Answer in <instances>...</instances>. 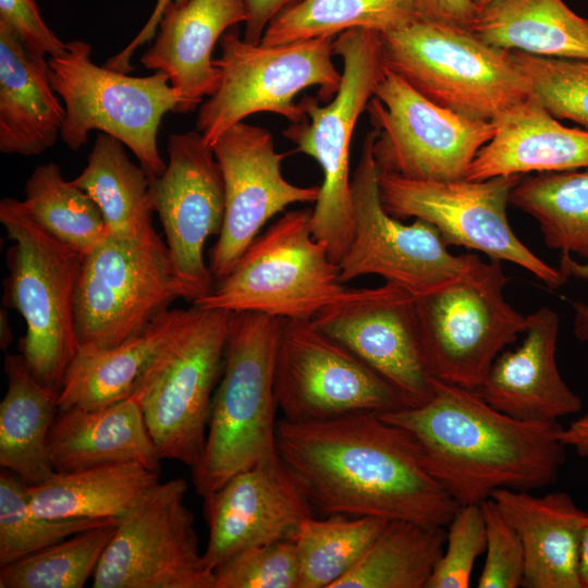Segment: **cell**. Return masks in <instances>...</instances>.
Segmentation results:
<instances>
[{
	"mask_svg": "<svg viewBox=\"0 0 588 588\" xmlns=\"http://www.w3.org/2000/svg\"><path fill=\"white\" fill-rule=\"evenodd\" d=\"M280 458L328 515L445 527L460 504L428 471L412 433L379 413L277 424Z\"/></svg>",
	"mask_w": 588,
	"mask_h": 588,
	"instance_id": "obj_1",
	"label": "cell"
},
{
	"mask_svg": "<svg viewBox=\"0 0 588 588\" xmlns=\"http://www.w3.org/2000/svg\"><path fill=\"white\" fill-rule=\"evenodd\" d=\"M417 406L379 413L419 443L428 471L460 504H480L499 489L552 485L565 462L561 425L526 421L487 403L476 390L433 378Z\"/></svg>",
	"mask_w": 588,
	"mask_h": 588,
	"instance_id": "obj_2",
	"label": "cell"
},
{
	"mask_svg": "<svg viewBox=\"0 0 588 588\" xmlns=\"http://www.w3.org/2000/svg\"><path fill=\"white\" fill-rule=\"evenodd\" d=\"M281 323L260 313H232L204 452L192 468L201 498L237 473L280 460L274 367Z\"/></svg>",
	"mask_w": 588,
	"mask_h": 588,
	"instance_id": "obj_3",
	"label": "cell"
},
{
	"mask_svg": "<svg viewBox=\"0 0 588 588\" xmlns=\"http://www.w3.org/2000/svg\"><path fill=\"white\" fill-rule=\"evenodd\" d=\"M232 313L192 305L143 367L131 396L161 460L191 467L204 452Z\"/></svg>",
	"mask_w": 588,
	"mask_h": 588,
	"instance_id": "obj_4",
	"label": "cell"
},
{
	"mask_svg": "<svg viewBox=\"0 0 588 588\" xmlns=\"http://www.w3.org/2000/svg\"><path fill=\"white\" fill-rule=\"evenodd\" d=\"M334 54L342 60V79L334 98L322 105L306 96L301 105L306 118L291 123L283 136L295 151L317 161L323 180L310 215L313 236L326 244L339 264L354 234L350 147L356 122L373 97L385 71L381 34L354 28L334 39Z\"/></svg>",
	"mask_w": 588,
	"mask_h": 588,
	"instance_id": "obj_5",
	"label": "cell"
},
{
	"mask_svg": "<svg viewBox=\"0 0 588 588\" xmlns=\"http://www.w3.org/2000/svg\"><path fill=\"white\" fill-rule=\"evenodd\" d=\"M0 221L14 242L3 304L26 322L21 355L37 380L59 393L78 350L74 301L84 255L44 231L21 200L1 199Z\"/></svg>",
	"mask_w": 588,
	"mask_h": 588,
	"instance_id": "obj_6",
	"label": "cell"
},
{
	"mask_svg": "<svg viewBox=\"0 0 588 588\" xmlns=\"http://www.w3.org/2000/svg\"><path fill=\"white\" fill-rule=\"evenodd\" d=\"M385 66L430 101L492 122L530 96L510 52L469 29L428 17L381 34Z\"/></svg>",
	"mask_w": 588,
	"mask_h": 588,
	"instance_id": "obj_7",
	"label": "cell"
},
{
	"mask_svg": "<svg viewBox=\"0 0 588 588\" xmlns=\"http://www.w3.org/2000/svg\"><path fill=\"white\" fill-rule=\"evenodd\" d=\"M91 52L88 42L72 40L47 59L51 85L65 105L61 139L76 151L91 131H100L126 146L149 179L161 175L167 163L157 135L163 115L179 110L177 91L162 72L131 76L97 65Z\"/></svg>",
	"mask_w": 588,
	"mask_h": 588,
	"instance_id": "obj_8",
	"label": "cell"
},
{
	"mask_svg": "<svg viewBox=\"0 0 588 588\" xmlns=\"http://www.w3.org/2000/svg\"><path fill=\"white\" fill-rule=\"evenodd\" d=\"M311 210H291L259 234L233 269L193 304L230 313L311 319L344 289L340 266L310 228Z\"/></svg>",
	"mask_w": 588,
	"mask_h": 588,
	"instance_id": "obj_9",
	"label": "cell"
},
{
	"mask_svg": "<svg viewBox=\"0 0 588 588\" xmlns=\"http://www.w3.org/2000/svg\"><path fill=\"white\" fill-rule=\"evenodd\" d=\"M502 261L469 254L466 269L415 296L426 362L433 378L478 390L492 363L526 329V316L503 295Z\"/></svg>",
	"mask_w": 588,
	"mask_h": 588,
	"instance_id": "obj_10",
	"label": "cell"
},
{
	"mask_svg": "<svg viewBox=\"0 0 588 588\" xmlns=\"http://www.w3.org/2000/svg\"><path fill=\"white\" fill-rule=\"evenodd\" d=\"M334 37H318L281 45L249 44L236 33L225 32L215 59L220 71L217 90L198 111L196 131L213 143L231 126L258 112L279 114L290 123L306 118L296 96L318 87V99L336 95L342 72L332 57Z\"/></svg>",
	"mask_w": 588,
	"mask_h": 588,
	"instance_id": "obj_11",
	"label": "cell"
},
{
	"mask_svg": "<svg viewBox=\"0 0 588 588\" xmlns=\"http://www.w3.org/2000/svg\"><path fill=\"white\" fill-rule=\"evenodd\" d=\"M177 298L194 299L157 232L137 241L108 235L84 256L74 301L78 347L118 346Z\"/></svg>",
	"mask_w": 588,
	"mask_h": 588,
	"instance_id": "obj_12",
	"label": "cell"
},
{
	"mask_svg": "<svg viewBox=\"0 0 588 588\" xmlns=\"http://www.w3.org/2000/svg\"><path fill=\"white\" fill-rule=\"evenodd\" d=\"M522 175L486 180L418 181L379 170L384 209L397 219L415 218L437 229L446 246H464L490 259L515 264L551 289L567 278L534 254L513 232L506 215Z\"/></svg>",
	"mask_w": 588,
	"mask_h": 588,
	"instance_id": "obj_13",
	"label": "cell"
},
{
	"mask_svg": "<svg viewBox=\"0 0 588 588\" xmlns=\"http://www.w3.org/2000/svg\"><path fill=\"white\" fill-rule=\"evenodd\" d=\"M183 478L157 482L119 519L93 588H215Z\"/></svg>",
	"mask_w": 588,
	"mask_h": 588,
	"instance_id": "obj_14",
	"label": "cell"
},
{
	"mask_svg": "<svg viewBox=\"0 0 588 588\" xmlns=\"http://www.w3.org/2000/svg\"><path fill=\"white\" fill-rule=\"evenodd\" d=\"M366 110L377 131L378 169L411 180L465 179L477 152L494 133L493 122L430 101L388 68Z\"/></svg>",
	"mask_w": 588,
	"mask_h": 588,
	"instance_id": "obj_15",
	"label": "cell"
},
{
	"mask_svg": "<svg viewBox=\"0 0 588 588\" xmlns=\"http://www.w3.org/2000/svg\"><path fill=\"white\" fill-rule=\"evenodd\" d=\"M376 135L375 128L366 134L352 176L354 234L339 262L340 280L346 283L375 274L419 296L457 278L466 269L469 254L450 253L428 222L415 219L404 224L384 209L373 155Z\"/></svg>",
	"mask_w": 588,
	"mask_h": 588,
	"instance_id": "obj_16",
	"label": "cell"
},
{
	"mask_svg": "<svg viewBox=\"0 0 588 588\" xmlns=\"http://www.w3.org/2000/svg\"><path fill=\"white\" fill-rule=\"evenodd\" d=\"M274 392L283 419L293 422L405 406L384 378L310 319L282 320Z\"/></svg>",
	"mask_w": 588,
	"mask_h": 588,
	"instance_id": "obj_17",
	"label": "cell"
},
{
	"mask_svg": "<svg viewBox=\"0 0 588 588\" xmlns=\"http://www.w3.org/2000/svg\"><path fill=\"white\" fill-rule=\"evenodd\" d=\"M311 322L333 338L401 395L405 406L432 394L416 308V298L392 282L377 287H345Z\"/></svg>",
	"mask_w": 588,
	"mask_h": 588,
	"instance_id": "obj_18",
	"label": "cell"
},
{
	"mask_svg": "<svg viewBox=\"0 0 588 588\" xmlns=\"http://www.w3.org/2000/svg\"><path fill=\"white\" fill-rule=\"evenodd\" d=\"M211 148L225 197L222 230L208 265L218 282L233 269L268 220L290 205L316 203L319 186H298L283 176L281 164L286 154L275 149L271 133L264 127L240 122Z\"/></svg>",
	"mask_w": 588,
	"mask_h": 588,
	"instance_id": "obj_19",
	"label": "cell"
},
{
	"mask_svg": "<svg viewBox=\"0 0 588 588\" xmlns=\"http://www.w3.org/2000/svg\"><path fill=\"white\" fill-rule=\"evenodd\" d=\"M167 150L164 171L150 179V198L175 270L195 301L216 283L204 249L222 230L224 184L212 148L198 131L170 135Z\"/></svg>",
	"mask_w": 588,
	"mask_h": 588,
	"instance_id": "obj_20",
	"label": "cell"
},
{
	"mask_svg": "<svg viewBox=\"0 0 588 588\" xmlns=\"http://www.w3.org/2000/svg\"><path fill=\"white\" fill-rule=\"evenodd\" d=\"M203 499L209 530L204 559L213 572L243 550L291 539L314 516L305 485L281 458L235 474Z\"/></svg>",
	"mask_w": 588,
	"mask_h": 588,
	"instance_id": "obj_21",
	"label": "cell"
},
{
	"mask_svg": "<svg viewBox=\"0 0 588 588\" xmlns=\"http://www.w3.org/2000/svg\"><path fill=\"white\" fill-rule=\"evenodd\" d=\"M560 318L541 307L526 316L525 338L492 363L481 387L483 400L526 421L555 422L581 408L580 397L561 377L556 364Z\"/></svg>",
	"mask_w": 588,
	"mask_h": 588,
	"instance_id": "obj_22",
	"label": "cell"
},
{
	"mask_svg": "<svg viewBox=\"0 0 588 588\" xmlns=\"http://www.w3.org/2000/svg\"><path fill=\"white\" fill-rule=\"evenodd\" d=\"M245 21L242 0H188L164 11L155 42L140 62L168 75L181 98L177 112L194 110L217 90L220 71L213 48L230 27Z\"/></svg>",
	"mask_w": 588,
	"mask_h": 588,
	"instance_id": "obj_23",
	"label": "cell"
},
{
	"mask_svg": "<svg viewBox=\"0 0 588 588\" xmlns=\"http://www.w3.org/2000/svg\"><path fill=\"white\" fill-rule=\"evenodd\" d=\"M466 180L588 168V130L567 127L532 96L499 114Z\"/></svg>",
	"mask_w": 588,
	"mask_h": 588,
	"instance_id": "obj_24",
	"label": "cell"
},
{
	"mask_svg": "<svg viewBox=\"0 0 588 588\" xmlns=\"http://www.w3.org/2000/svg\"><path fill=\"white\" fill-rule=\"evenodd\" d=\"M491 498L522 540L523 587L580 588L579 552L588 513L565 492L534 495L499 489Z\"/></svg>",
	"mask_w": 588,
	"mask_h": 588,
	"instance_id": "obj_25",
	"label": "cell"
},
{
	"mask_svg": "<svg viewBox=\"0 0 588 588\" xmlns=\"http://www.w3.org/2000/svg\"><path fill=\"white\" fill-rule=\"evenodd\" d=\"M48 451L58 473L123 462L160 470L161 457L133 396L99 409L58 408Z\"/></svg>",
	"mask_w": 588,
	"mask_h": 588,
	"instance_id": "obj_26",
	"label": "cell"
},
{
	"mask_svg": "<svg viewBox=\"0 0 588 588\" xmlns=\"http://www.w3.org/2000/svg\"><path fill=\"white\" fill-rule=\"evenodd\" d=\"M47 59L29 52L0 23V150L36 156L51 148L65 118Z\"/></svg>",
	"mask_w": 588,
	"mask_h": 588,
	"instance_id": "obj_27",
	"label": "cell"
},
{
	"mask_svg": "<svg viewBox=\"0 0 588 588\" xmlns=\"http://www.w3.org/2000/svg\"><path fill=\"white\" fill-rule=\"evenodd\" d=\"M468 29L501 50L588 60V19L563 0H497Z\"/></svg>",
	"mask_w": 588,
	"mask_h": 588,
	"instance_id": "obj_28",
	"label": "cell"
},
{
	"mask_svg": "<svg viewBox=\"0 0 588 588\" xmlns=\"http://www.w3.org/2000/svg\"><path fill=\"white\" fill-rule=\"evenodd\" d=\"M159 473L137 462L103 464L58 473L27 485L30 511L49 519L121 518L159 481Z\"/></svg>",
	"mask_w": 588,
	"mask_h": 588,
	"instance_id": "obj_29",
	"label": "cell"
},
{
	"mask_svg": "<svg viewBox=\"0 0 588 588\" xmlns=\"http://www.w3.org/2000/svg\"><path fill=\"white\" fill-rule=\"evenodd\" d=\"M4 372L8 390L0 403V466L36 485L56 474L48 434L59 393L37 380L21 354L5 356Z\"/></svg>",
	"mask_w": 588,
	"mask_h": 588,
	"instance_id": "obj_30",
	"label": "cell"
},
{
	"mask_svg": "<svg viewBox=\"0 0 588 588\" xmlns=\"http://www.w3.org/2000/svg\"><path fill=\"white\" fill-rule=\"evenodd\" d=\"M184 309H170L142 334L111 348L78 347L58 396V408L99 409L131 396L135 382L159 343Z\"/></svg>",
	"mask_w": 588,
	"mask_h": 588,
	"instance_id": "obj_31",
	"label": "cell"
},
{
	"mask_svg": "<svg viewBox=\"0 0 588 588\" xmlns=\"http://www.w3.org/2000/svg\"><path fill=\"white\" fill-rule=\"evenodd\" d=\"M71 182L96 203L109 235L137 241L156 232L150 179L114 137L103 133L96 137L86 167Z\"/></svg>",
	"mask_w": 588,
	"mask_h": 588,
	"instance_id": "obj_32",
	"label": "cell"
},
{
	"mask_svg": "<svg viewBox=\"0 0 588 588\" xmlns=\"http://www.w3.org/2000/svg\"><path fill=\"white\" fill-rule=\"evenodd\" d=\"M425 17L420 0H302L269 24L260 44L334 37L354 28L388 34Z\"/></svg>",
	"mask_w": 588,
	"mask_h": 588,
	"instance_id": "obj_33",
	"label": "cell"
},
{
	"mask_svg": "<svg viewBox=\"0 0 588 588\" xmlns=\"http://www.w3.org/2000/svg\"><path fill=\"white\" fill-rule=\"evenodd\" d=\"M445 541L444 527L389 520L359 562L332 588H427Z\"/></svg>",
	"mask_w": 588,
	"mask_h": 588,
	"instance_id": "obj_34",
	"label": "cell"
},
{
	"mask_svg": "<svg viewBox=\"0 0 588 588\" xmlns=\"http://www.w3.org/2000/svg\"><path fill=\"white\" fill-rule=\"evenodd\" d=\"M510 205L537 220L548 247L588 261V168L522 179Z\"/></svg>",
	"mask_w": 588,
	"mask_h": 588,
	"instance_id": "obj_35",
	"label": "cell"
},
{
	"mask_svg": "<svg viewBox=\"0 0 588 588\" xmlns=\"http://www.w3.org/2000/svg\"><path fill=\"white\" fill-rule=\"evenodd\" d=\"M388 522L346 515L304 519L291 537L299 560L297 588H332L359 562Z\"/></svg>",
	"mask_w": 588,
	"mask_h": 588,
	"instance_id": "obj_36",
	"label": "cell"
},
{
	"mask_svg": "<svg viewBox=\"0 0 588 588\" xmlns=\"http://www.w3.org/2000/svg\"><path fill=\"white\" fill-rule=\"evenodd\" d=\"M22 204L44 231L84 256L109 235L96 203L65 181L54 162L34 169L25 183Z\"/></svg>",
	"mask_w": 588,
	"mask_h": 588,
	"instance_id": "obj_37",
	"label": "cell"
},
{
	"mask_svg": "<svg viewBox=\"0 0 588 588\" xmlns=\"http://www.w3.org/2000/svg\"><path fill=\"white\" fill-rule=\"evenodd\" d=\"M118 523L77 532L0 567V588L84 587L94 576Z\"/></svg>",
	"mask_w": 588,
	"mask_h": 588,
	"instance_id": "obj_38",
	"label": "cell"
},
{
	"mask_svg": "<svg viewBox=\"0 0 588 588\" xmlns=\"http://www.w3.org/2000/svg\"><path fill=\"white\" fill-rule=\"evenodd\" d=\"M120 518L49 519L28 505L27 483L14 473H0V567L77 532L111 525Z\"/></svg>",
	"mask_w": 588,
	"mask_h": 588,
	"instance_id": "obj_39",
	"label": "cell"
},
{
	"mask_svg": "<svg viewBox=\"0 0 588 588\" xmlns=\"http://www.w3.org/2000/svg\"><path fill=\"white\" fill-rule=\"evenodd\" d=\"M509 52L524 75L530 96L554 118L588 130V60Z\"/></svg>",
	"mask_w": 588,
	"mask_h": 588,
	"instance_id": "obj_40",
	"label": "cell"
},
{
	"mask_svg": "<svg viewBox=\"0 0 588 588\" xmlns=\"http://www.w3.org/2000/svg\"><path fill=\"white\" fill-rule=\"evenodd\" d=\"M215 588H297L299 560L292 539L243 550L215 569Z\"/></svg>",
	"mask_w": 588,
	"mask_h": 588,
	"instance_id": "obj_41",
	"label": "cell"
},
{
	"mask_svg": "<svg viewBox=\"0 0 588 588\" xmlns=\"http://www.w3.org/2000/svg\"><path fill=\"white\" fill-rule=\"evenodd\" d=\"M486 546L481 505H460L448 525L445 547L427 588L469 587L475 561L486 552Z\"/></svg>",
	"mask_w": 588,
	"mask_h": 588,
	"instance_id": "obj_42",
	"label": "cell"
},
{
	"mask_svg": "<svg viewBox=\"0 0 588 588\" xmlns=\"http://www.w3.org/2000/svg\"><path fill=\"white\" fill-rule=\"evenodd\" d=\"M487 532L486 560L479 588L523 587L525 554L516 530L502 515L492 498L480 503Z\"/></svg>",
	"mask_w": 588,
	"mask_h": 588,
	"instance_id": "obj_43",
	"label": "cell"
},
{
	"mask_svg": "<svg viewBox=\"0 0 588 588\" xmlns=\"http://www.w3.org/2000/svg\"><path fill=\"white\" fill-rule=\"evenodd\" d=\"M0 23L5 24L36 56L50 58L65 51L66 42L46 25L36 0H0Z\"/></svg>",
	"mask_w": 588,
	"mask_h": 588,
	"instance_id": "obj_44",
	"label": "cell"
},
{
	"mask_svg": "<svg viewBox=\"0 0 588 588\" xmlns=\"http://www.w3.org/2000/svg\"><path fill=\"white\" fill-rule=\"evenodd\" d=\"M302 0H242L245 11V30L243 39L249 44H259L269 24L284 10Z\"/></svg>",
	"mask_w": 588,
	"mask_h": 588,
	"instance_id": "obj_45",
	"label": "cell"
},
{
	"mask_svg": "<svg viewBox=\"0 0 588 588\" xmlns=\"http://www.w3.org/2000/svg\"><path fill=\"white\" fill-rule=\"evenodd\" d=\"M187 1L188 0H157L155 9L152 10L149 19L147 20L140 32L122 51L109 58L105 65L109 69L122 73H128L133 71L134 68L131 65V58L133 53L139 46L148 42L156 35L157 28L164 11L171 4L181 5L186 3Z\"/></svg>",
	"mask_w": 588,
	"mask_h": 588,
	"instance_id": "obj_46",
	"label": "cell"
},
{
	"mask_svg": "<svg viewBox=\"0 0 588 588\" xmlns=\"http://www.w3.org/2000/svg\"><path fill=\"white\" fill-rule=\"evenodd\" d=\"M428 19L467 28L478 12L471 0H420Z\"/></svg>",
	"mask_w": 588,
	"mask_h": 588,
	"instance_id": "obj_47",
	"label": "cell"
},
{
	"mask_svg": "<svg viewBox=\"0 0 588 588\" xmlns=\"http://www.w3.org/2000/svg\"><path fill=\"white\" fill-rule=\"evenodd\" d=\"M560 271L566 277L588 281V261L580 262L572 258L571 254L562 253ZM574 309V334L580 341H588V304L572 303Z\"/></svg>",
	"mask_w": 588,
	"mask_h": 588,
	"instance_id": "obj_48",
	"label": "cell"
},
{
	"mask_svg": "<svg viewBox=\"0 0 588 588\" xmlns=\"http://www.w3.org/2000/svg\"><path fill=\"white\" fill-rule=\"evenodd\" d=\"M560 440L565 446H572L584 457H588V413L573 420L567 428H562Z\"/></svg>",
	"mask_w": 588,
	"mask_h": 588,
	"instance_id": "obj_49",
	"label": "cell"
},
{
	"mask_svg": "<svg viewBox=\"0 0 588 588\" xmlns=\"http://www.w3.org/2000/svg\"><path fill=\"white\" fill-rule=\"evenodd\" d=\"M578 577L580 588H588V523L586 524L581 536Z\"/></svg>",
	"mask_w": 588,
	"mask_h": 588,
	"instance_id": "obj_50",
	"label": "cell"
},
{
	"mask_svg": "<svg viewBox=\"0 0 588 588\" xmlns=\"http://www.w3.org/2000/svg\"><path fill=\"white\" fill-rule=\"evenodd\" d=\"M8 320V314L2 309L0 311V346L2 350H5L13 339Z\"/></svg>",
	"mask_w": 588,
	"mask_h": 588,
	"instance_id": "obj_51",
	"label": "cell"
},
{
	"mask_svg": "<svg viewBox=\"0 0 588 588\" xmlns=\"http://www.w3.org/2000/svg\"><path fill=\"white\" fill-rule=\"evenodd\" d=\"M495 1L497 0H471L478 13L485 10L486 8H488L490 4H492Z\"/></svg>",
	"mask_w": 588,
	"mask_h": 588,
	"instance_id": "obj_52",
	"label": "cell"
}]
</instances>
